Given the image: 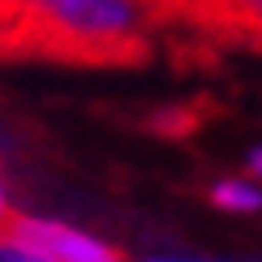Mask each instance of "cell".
<instances>
[{
	"label": "cell",
	"mask_w": 262,
	"mask_h": 262,
	"mask_svg": "<svg viewBox=\"0 0 262 262\" xmlns=\"http://www.w3.org/2000/svg\"><path fill=\"white\" fill-rule=\"evenodd\" d=\"M155 21L142 0H0V56L146 64Z\"/></svg>",
	"instance_id": "6da1fadb"
},
{
	"label": "cell",
	"mask_w": 262,
	"mask_h": 262,
	"mask_svg": "<svg viewBox=\"0 0 262 262\" xmlns=\"http://www.w3.org/2000/svg\"><path fill=\"white\" fill-rule=\"evenodd\" d=\"M0 232L13 236V241L35 245L39 254H48L52 262H125L112 245L82 236L64 224H48V220H26V215H0Z\"/></svg>",
	"instance_id": "7a4b0ae2"
},
{
	"label": "cell",
	"mask_w": 262,
	"mask_h": 262,
	"mask_svg": "<svg viewBox=\"0 0 262 262\" xmlns=\"http://www.w3.org/2000/svg\"><path fill=\"white\" fill-rule=\"evenodd\" d=\"M185 21L232 43H262V0H193Z\"/></svg>",
	"instance_id": "3957f363"
},
{
	"label": "cell",
	"mask_w": 262,
	"mask_h": 262,
	"mask_svg": "<svg viewBox=\"0 0 262 262\" xmlns=\"http://www.w3.org/2000/svg\"><path fill=\"white\" fill-rule=\"evenodd\" d=\"M211 202L224 206V211H258L262 189H254V185H245V181H220L211 189Z\"/></svg>",
	"instance_id": "277c9868"
},
{
	"label": "cell",
	"mask_w": 262,
	"mask_h": 262,
	"mask_svg": "<svg viewBox=\"0 0 262 262\" xmlns=\"http://www.w3.org/2000/svg\"><path fill=\"white\" fill-rule=\"evenodd\" d=\"M150 125L159 134H189V129H198V107H163L150 116Z\"/></svg>",
	"instance_id": "5b68a950"
},
{
	"label": "cell",
	"mask_w": 262,
	"mask_h": 262,
	"mask_svg": "<svg viewBox=\"0 0 262 262\" xmlns=\"http://www.w3.org/2000/svg\"><path fill=\"white\" fill-rule=\"evenodd\" d=\"M0 262H52V258H48V254H39L35 245L13 241V236L0 232Z\"/></svg>",
	"instance_id": "8992f818"
},
{
	"label": "cell",
	"mask_w": 262,
	"mask_h": 262,
	"mask_svg": "<svg viewBox=\"0 0 262 262\" xmlns=\"http://www.w3.org/2000/svg\"><path fill=\"white\" fill-rule=\"evenodd\" d=\"M142 5H146L159 21H185L189 9H193V0H142Z\"/></svg>",
	"instance_id": "52a82bcc"
},
{
	"label": "cell",
	"mask_w": 262,
	"mask_h": 262,
	"mask_svg": "<svg viewBox=\"0 0 262 262\" xmlns=\"http://www.w3.org/2000/svg\"><path fill=\"white\" fill-rule=\"evenodd\" d=\"M249 172H258V177H262V146L254 150V155H249Z\"/></svg>",
	"instance_id": "ba28073f"
},
{
	"label": "cell",
	"mask_w": 262,
	"mask_h": 262,
	"mask_svg": "<svg viewBox=\"0 0 262 262\" xmlns=\"http://www.w3.org/2000/svg\"><path fill=\"white\" fill-rule=\"evenodd\" d=\"M155 262H181V258H155Z\"/></svg>",
	"instance_id": "9c48e42d"
},
{
	"label": "cell",
	"mask_w": 262,
	"mask_h": 262,
	"mask_svg": "<svg viewBox=\"0 0 262 262\" xmlns=\"http://www.w3.org/2000/svg\"><path fill=\"white\" fill-rule=\"evenodd\" d=\"M0 215H5V193H0Z\"/></svg>",
	"instance_id": "30bf717a"
}]
</instances>
